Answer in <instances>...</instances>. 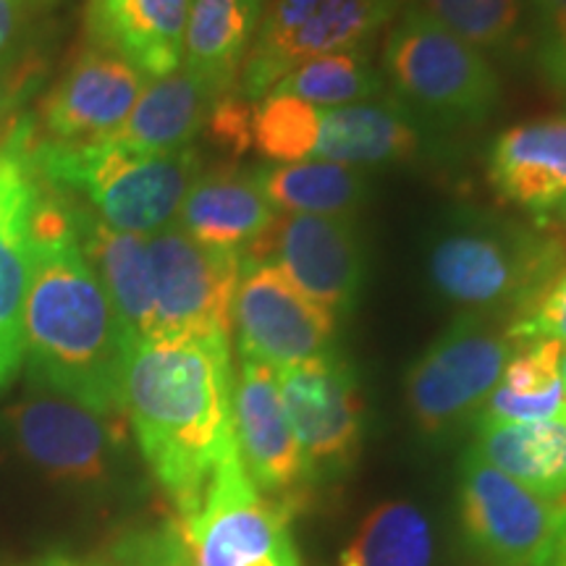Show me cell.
Listing matches in <instances>:
<instances>
[{"mask_svg":"<svg viewBox=\"0 0 566 566\" xmlns=\"http://www.w3.org/2000/svg\"><path fill=\"white\" fill-rule=\"evenodd\" d=\"M336 325L338 317L302 294L273 260H244L231 313L239 357L279 373L334 349Z\"/></svg>","mask_w":566,"mask_h":566,"instance_id":"cell-11","label":"cell"},{"mask_svg":"<svg viewBox=\"0 0 566 566\" xmlns=\"http://www.w3.org/2000/svg\"><path fill=\"white\" fill-rule=\"evenodd\" d=\"M263 11L265 0H192L181 66L216 97L237 90Z\"/></svg>","mask_w":566,"mask_h":566,"instance_id":"cell-23","label":"cell"},{"mask_svg":"<svg viewBox=\"0 0 566 566\" xmlns=\"http://www.w3.org/2000/svg\"><path fill=\"white\" fill-rule=\"evenodd\" d=\"M145 90V74L118 55L87 45L42 95L34 134L51 145H95L122 129Z\"/></svg>","mask_w":566,"mask_h":566,"instance_id":"cell-15","label":"cell"},{"mask_svg":"<svg viewBox=\"0 0 566 566\" xmlns=\"http://www.w3.org/2000/svg\"><path fill=\"white\" fill-rule=\"evenodd\" d=\"M292 509L260 493L233 449L195 514L176 522L195 566H300Z\"/></svg>","mask_w":566,"mask_h":566,"instance_id":"cell-8","label":"cell"},{"mask_svg":"<svg viewBox=\"0 0 566 566\" xmlns=\"http://www.w3.org/2000/svg\"><path fill=\"white\" fill-rule=\"evenodd\" d=\"M472 449L537 499L566 495V420L488 424Z\"/></svg>","mask_w":566,"mask_h":566,"instance_id":"cell-25","label":"cell"},{"mask_svg":"<svg viewBox=\"0 0 566 566\" xmlns=\"http://www.w3.org/2000/svg\"><path fill=\"white\" fill-rule=\"evenodd\" d=\"M512 344L556 342L566 346V263L551 275L533 302L506 325Z\"/></svg>","mask_w":566,"mask_h":566,"instance_id":"cell-32","label":"cell"},{"mask_svg":"<svg viewBox=\"0 0 566 566\" xmlns=\"http://www.w3.org/2000/svg\"><path fill=\"white\" fill-rule=\"evenodd\" d=\"M564 263L556 237L472 208L449 212L424 247L430 289L472 315L516 317Z\"/></svg>","mask_w":566,"mask_h":566,"instance_id":"cell-3","label":"cell"},{"mask_svg":"<svg viewBox=\"0 0 566 566\" xmlns=\"http://www.w3.org/2000/svg\"><path fill=\"white\" fill-rule=\"evenodd\" d=\"M384 66L407 108L441 124H483L501 101V82L485 55L417 6L396 17Z\"/></svg>","mask_w":566,"mask_h":566,"instance_id":"cell-5","label":"cell"},{"mask_svg":"<svg viewBox=\"0 0 566 566\" xmlns=\"http://www.w3.org/2000/svg\"><path fill=\"white\" fill-rule=\"evenodd\" d=\"M556 218H558V221H562V223L566 226V208L558 210V212H556Z\"/></svg>","mask_w":566,"mask_h":566,"instance_id":"cell-41","label":"cell"},{"mask_svg":"<svg viewBox=\"0 0 566 566\" xmlns=\"http://www.w3.org/2000/svg\"><path fill=\"white\" fill-rule=\"evenodd\" d=\"M405 11V0H271L237 90L260 103L300 63L359 51Z\"/></svg>","mask_w":566,"mask_h":566,"instance_id":"cell-6","label":"cell"},{"mask_svg":"<svg viewBox=\"0 0 566 566\" xmlns=\"http://www.w3.org/2000/svg\"><path fill=\"white\" fill-rule=\"evenodd\" d=\"M415 6L480 53L512 48L527 11V0H417Z\"/></svg>","mask_w":566,"mask_h":566,"instance_id":"cell-31","label":"cell"},{"mask_svg":"<svg viewBox=\"0 0 566 566\" xmlns=\"http://www.w3.org/2000/svg\"><path fill=\"white\" fill-rule=\"evenodd\" d=\"M192 0H87L90 45L108 51L142 74H174L184 61Z\"/></svg>","mask_w":566,"mask_h":566,"instance_id":"cell-20","label":"cell"},{"mask_svg":"<svg viewBox=\"0 0 566 566\" xmlns=\"http://www.w3.org/2000/svg\"><path fill=\"white\" fill-rule=\"evenodd\" d=\"M32 244L21 325L32 378L95 412L126 417L124 373L134 342L82 252L80 202L45 184L32 216Z\"/></svg>","mask_w":566,"mask_h":566,"instance_id":"cell-1","label":"cell"},{"mask_svg":"<svg viewBox=\"0 0 566 566\" xmlns=\"http://www.w3.org/2000/svg\"><path fill=\"white\" fill-rule=\"evenodd\" d=\"M380 92L384 82L367 55L363 51H342L300 63L268 95H289L325 111L373 101Z\"/></svg>","mask_w":566,"mask_h":566,"instance_id":"cell-29","label":"cell"},{"mask_svg":"<svg viewBox=\"0 0 566 566\" xmlns=\"http://www.w3.org/2000/svg\"><path fill=\"white\" fill-rule=\"evenodd\" d=\"M275 223L279 210L265 197L258 174L221 166L197 176L174 226L195 242L250 258L271 237Z\"/></svg>","mask_w":566,"mask_h":566,"instance_id":"cell-19","label":"cell"},{"mask_svg":"<svg viewBox=\"0 0 566 566\" xmlns=\"http://www.w3.org/2000/svg\"><path fill=\"white\" fill-rule=\"evenodd\" d=\"M32 122L21 118L0 147V386L24 363V304L32 279V216L42 195Z\"/></svg>","mask_w":566,"mask_h":566,"instance_id":"cell-13","label":"cell"},{"mask_svg":"<svg viewBox=\"0 0 566 566\" xmlns=\"http://www.w3.org/2000/svg\"><path fill=\"white\" fill-rule=\"evenodd\" d=\"M24 92H27V84H21L17 80H3V76H0V137L11 134L21 122L17 111H19L21 97H24Z\"/></svg>","mask_w":566,"mask_h":566,"instance_id":"cell-37","label":"cell"},{"mask_svg":"<svg viewBox=\"0 0 566 566\" xmlns=\"http://www.w3.org/2000/svg\"><path fill=\"white\" fill-rule=\"evenodd\" d=\"M80 244L132 342H150L155 286L147 237L111 229L80 205Z\"/></svg>","mask_w":566,"mask_h":566,"instance_id":"cell-22","label":"cell"},{"mask_svg":"<svg viewBox=\"0 0 566 566\" xmlns=\"http://www.w3.org/2000/svg\"><path fill=\"white\" fill-rule=\"evenodd\" d=\"M11 134H6V137H0V147H6V142H9Z\"/></svg>","mask_w":566,"mask_h":566,"instance_id":"cell-42","label":"cell"},{"mask_svg":"<svg viewBox=\"0 0 566 566\" xmlns=\"http://www.w3.org/2000/svg\"><path fill=\"white\" fill-rule=\"evenodd\" d=\"M459 514L485 566H543L554 548L558 509L525 491L470 449L459 464Z\"/></svg>","mask_w":566,"mask_h":566,"instance_id":"cell-12","label":"cell"},{"mask_svg":"<svg viewBox=\"0 0 566 566\" xmlns=\"http://www.w3.org/2000/svg\"><path fill=\"white\" fill-rule=\"evenodd\" d=\"M32 158L48 187L71 197L97 221L118 231L153 237L176 223L184 197L202 174L195 147L137 153L116 142L51 145L34 134Z\"/></svg>","mask_w":566,"mask_h":566,"instance_id":"cell-4","label":"cell"},{"mask_svg":"<svg viewBox=\"0 0 566 566\" xmlns=\"http://www.w3.org/2000/svg\"><path fill=\"white\" fill-rule=\"evenodd\" d=\"M420 145L415 113L396 97H373L321 111V137L313 158L359 171L415 160Z\"/></svg>","mask_w":566,"mask_h":566,"instance_id":"cell-21","label":"cell"},{"mask_svg":"<svg viewBox=\"0 0 566 566\" xmlns=\"http://www.w3.org/2000/svg\"><path fill=\"white\" fill-rule=\"evenodd\" d=\"M338 566H433V530L412 501H386L365 516Z\"/></svg>","mask_w":566,"mask_h":566,"instance_id":"cell-28","label":"cell"},{"mask_svg":"<svg viewBox=\"0 0 566 566\" xmlns=\"http://www.w3.org/2000/svg\"><path fill=\"white\" fill-rule=\"evenodd\" d=\"M543 566H566V509H558L554 548H551L548 562Z\"/></svg>","mask_w":566,"mask_h":566,"instance_id":"cell-38","label":"cell"},{"mask_svg":"<svg viewBox=\"0 0 566 566\" xmlns=\"http://www.w3.org/2000/svg\"><path fill=\"white\" fill-rule=\"evenodd\" d=\"M321 108L289 95H265L254 103L252 150L273 166H292L315 155Z\"/></svg>","mask_w":566,"mask_h":566,"instance_id":"cell-30","label":"cell"},{"mask_svg":"<svg viewBox=\"0 0 566 566\" xmlns=\"http://www.w3.org/2000/svg\"><path fill=\"white\" fill-rule=\"evenodd\" d=\"M512 346L485 315H459L407 373L405 401L417 430L441 438L475 417L499 386Z\"/></svg>","mask_w":566,"mask_h":566,"instance_id":"cell-7","label":"cell"},{"mask_svg":"<svg viewBox=\"0 0 566 566\" xmlns=\"http://www.w3.org/2000/svg\"><path fill=\"white\" fill-rule=\"evenodd\" d=\"M42 0H0V76L30 84L34 76L24 63L32 24Z\"/></svg>","mask_w":566,"mask_h":566,"instance_id":"cell-35","label":"cell"},{"mask_svg":"<svg viewBox=\"0 0 566 566\" xmlns=\"http://www.w3.org/2000/svg\"><path fill=\"white\" fill-rule=\"evenodd\" d=\"M275 378L310 478L321 480L349 470L365 436L363 388L349 359L331 349L283 367Z\"/></svg>","mask_w":566,"mask_h":566,"instance_id":"cell-10","label":"cell"},{"mask_svg":"<svg viewBox=\"0 0 566 566\" xmlns=\"http://www.w3.org/2000/svg\"><path fill=\"white\" fill-rule=\"evenodd\" d=\"M34 566H82V564L71 562V558H63V556H51L45 558V562H38Z\"/></svg>","mask_w":566,"mask_h":566,"instance_id":"cell-39","label":"cell"},{"mask_svg":"<svg viewBox=\"0 0 566 566\" xmlns=\"http://www.w3.org/2000/svg\"><path fill=\"white\" fill-rule=\"evenodd\" d=\"M535 11V55L546 82L566 101V0H530Z\"/></svg>","mask_w":566,"mask_h":566,"instance_id":"cell-34","label":"cell"},{"mask_svg":"<svg viewBox=\"0 0 566 566\" xmlns=\"http://www.w3.org/2000/svg\"><path fill=\"white\" fill-rule=\"evenodd\" d=\"M263 258L331 315L344 317L357 307L367 265L354 218L283 216L260 250L244 260Z\"/></svg>","mask_w":566,"mask_h":566,"instance_id":"cell-14","label":"cell"},{"mask_svg":"<svg viewBox=\"0 0 566 566\" xmlns=\"http://www.w3.org/2000/svg\"><path fill=\"white\" fill-rule=\"evenodd\" d=\"M233 438L247 475L268 499L296 509L302 488L313 483L307 462L283 412L273 367L242 359L233 378Z\"/></svg>","mask_w":566,"mask_h":566,"instance_id":"cell-17","label":"cell"},{"mask_svg":"<svg viewBox=\"0 0 566 566\" xmlns=\"http://www.w3.org/2000/svg\"><path fill=\"white\" fill-rule=\"evenodd\" d=\"M558 373H562V384H564V394H566V349L562 352V363H558Z\"/></svg>","mask_w":566,"mask_h":566,"instance_id":"cell-40","label":"cell"},{"mask_svg":"<svg viewBox=\"0 0 566 566\" xmlns=\"http://www.w3.org/2000/svg\"><path fill=\"white\" fill-rule=\"evenodd\" d=\"M231 401V338L134 344L124 373V415L181 520L200 509L216 470L237 449Z\"/></svg>","mask_w":566,"mask_h":566,"instance_id":"cell-2","label":"cell"},{"mask_svg":"<svg viewBox=\"0 0 566 566\" xmlns=\"http://www.w3.org/2000/svg\"><path fill=\"white\" fill-rule=\"evenodd\" d=\"M21 454L48 478L90 485L108 478L116 446L124 441V417H108L45 391L11 409Z\"/></svg>","mask_w":566,"mask_h":566,"instance_id":"cell-16","label":"cell"},{"mask_svg":"<svg viewBox=\"0 0 566 566\" xmlns=\"http://www.w3.org/2000/svg\"><path fill=\"white\" fill-rule=\"evenodd\" d=\"M488 184L541 226L566 208V116L509 126L488 150Z\"/></svg>","mask_w":566,"mask_h":566,"instance_id":"cell-18","label":"cell"},{"mask_svg":"<svg viewBox=\"0 0 566 566\" xmlns=\"http://www.w3.org/2000/svg\"><path fill=\"white\" fill-rule=\"evenodd\" d=\"M252 116L254 103L242 97L239 90H231L216 97L208 122H205V132L218 150L231 158H242L252 150Z\"/></svg>","mask_w":566,"mask_h":566,"instance_id":"cell-36","label":"cell"},{"mask_svg":"<svg viewBox=\"0 0 566 566\" xmlns=\"http://www.w3.org/2000/svg\"><path fill=\"white\" fill-rule=\"evenodd\" d=\"M105 566H195V562L179 525H163L124 537Z\"/></svg>","mask_w":566,"mask_h":566,"instance_id":"cell-33","label":"cell"},{"mask_svg":"<svg viewBox=\"0 0 566 566\" xmlns=\"http://www.w3.org/2000/svg\"><path fill=\"white\" fill-rule=\"evenodd\" d=\"M155 286L150 342L187 336L231 338V313L244 258L195 242L179 226L147 237Z\"/></svg>","mask_w":566,"mask_h":566,"instance_id":"cell-9","label":"cell"},{"mask_svg":"<svg viewBox=\"0 0 566 566\" xmlns=\"http://www.w3.org/2000/svg\"><path fill=\"white\" fill-rule=\"evenodd\" d=\"M212 103L216 95L181 66L145 84L129 118L108 142L137 153L187 150L205 132Z\"/></svg>","mask_w":566,"mask_h":566,"instance_id":"cell-24","label":"cell"},{"mask_svg":"<svg viewBox=\"0 0 566 566\" xmlns=\"http://www.w3.org/2000/svg\"><path fill=\"white\" fill-rule=\"evenodd\" d=\"M564 346L556 342H525L512 352L499 386L475 415V428L504 422L566 420V394L562 384Z\"/></svg>","mask_w":566,"mask_h":566,"instance_id":"cell-26","label":"cell"},{"mask_svg":"<svg viewBox=\"0 0 566 566\" xmlns=\"http://www.w3.org/2000/svg\"><path fill=\"white\" fill-rule=\"evenodd\" d=\"M254 174L273 208L286 216L354 218L370 197V181L363 171L328 160L268 166Z\"/></svg>","mask_w":566,"mask_h":566,"instance_id":"cell-27","label":"cell"}]
</instances>
